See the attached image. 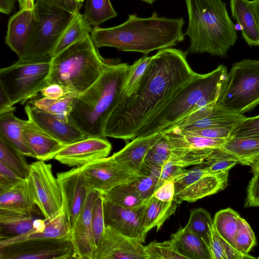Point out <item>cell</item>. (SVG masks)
<instances>
[{
  "label": "cell",
  "mask_w": 259,
  "mask_h": 259,
  "mask_svg": "<svg viewBox=\"0 0 259 259\" xmlns=\"http://www.w3.org/2000/svg\"><path fill=\"white\" fill-rule=\"evenodd\" d=\"M234 155L239 163L251 165L259 158V139L249 137L230 136L222 147Z\"/></svg>",
  "instance_id": "31"
},
{
  "label": "cell",
  "mask_w": 259,
  "mask_h": 259,
  "mask_svg": "<svg viewBox=\"0 0 259 259\" xmlns=\"http://www.w3.org/2000/svg\"><path fill=\"white\" fill-rule=\"evenodd\" d=\"M234 130V128L230 127H212L193 131L182 132L211 139H227L231 136Z\"/></svg>",
  "instance_id": "52"
},
{
  "label": "cell",
  "mask_w": 259,
  "mask_h": 259,
  "mask_svg": "<svg viewBox=\"0 0 259 259\" xmlns=\"http://www.w3.org/2000/svg\"><path fill=\"white\" fill-rule=\"evenodd\" d=\"M227 74L223 65L206 74L195 72L189 82L147 119L137 137L166 133L193 112L215 105Z\"/></svg>",
  "instance_id": "3"
},
{
  "label": "cell",
  "mask_w": 259,
  "mask_h": 259,
  "mask_svg": "<svg viewBox=\"0 0 259 259\" xmlns=\"http://www.w3.org/2000/svg\"><path fill=\"white\" fill-rule=\"evenodd\" d=\"M233 18L239 25L241 34L249 46H259V28L249 0H230Z\"/></svg>",
  "instance_id": "25"
},
{
  "label": "cell",
  "mask_w": 259,
  "mask_h": 259,
  "mask_svg": "<svg viewBox=\"0 0 259 259\" xmlns=\"http://www.w3.org/2000/svg\"><path fill=\"white\" fill-rule=\"evenodd\" d=\"M130 66L109 63L89 88L74 97L69 119L87 137H106L107 120L121 95Z\"/></svg>",
  "instance_id": "4"
},
{
  "label": "cell",
  "mask_w": 259,
  "mask_h": 259,
  "mask_svg": "<svg viewBox=\"0 0 259 259\" xmlns=\"http://www.w3.org/2000/svg\"><path fill=\"white\" fill-rule=\"evenodd\" d=\"M239 163L237 158L223 148L214 149L202 164L208 172L220 174L229 172Z\"/></svg>",
  "instance_id": "40"
},
{
  "label": "cell",
  "mask_w": 259,
  "mask_h": 259,
  "mask_svg": "<svg viewBox=\"0 0 259 259\" xmlns=\"http://www.w3.org/2000/svg\"><path fill=\"white\" fill-rule=\"evenodd\" d=\"M36 206L29 177L9 188L0 190V213L33 215L37 212Z\"/></svg>",
  "instance_id": "21"
},
{
  "label": "cell",
  "mask_w": 259,
  "mask_h": 259,
  "mask_svg": "<svg viewBox=\"0 0 259 259\" xmlns=\"http://www.w3.org/2000/svg\"><path fill=\"white\" fill-rule=\"evenodd\" d=\"M23 180L13 170L0 162V190L9 188Z\"/></svg>",
  "instance_id": "51"
},
{
  "label": "cell",
  "mask_w": 259,
  "mask_h": 259,
  "mask_svg": "<svg viewBox=\"0 0 259 259\" xmlns=\"http://www.w3.org/2000/svg\"><path fill=\"white\" fill-rule=\"evenodd\" d=\"M35 0H25V6L23 9L32 10L34 9Z\"/></svg>",
  "instance_id": "59"
},
{
  "label": "cell",
  "mask_w": 259,
  "mask_h": 259,
  "mask_svg": "<svg viewBox=\"0 0 259 259\" xmlns=\"http://www.w3.org/2000/svg\"><path fill=\"white\" fill-rule=\"evenodd\" d=\"M74 255L70 238L30 239L0 247V259H70Z\"/></svg>",
  "instance_id": "12"
},
{
  "label": "cell",
  "mask_w": 259,
  "mask_h": 259,
  "mask_svg": "<svg viewBox=\"0 0 259 259\" xmlns=\"http://www.w3.org/2000/svg\"><path fill=\"white\" fill-rule=\"evenodd\" d=\"M14 111L0 114V136L26 156L35 158L23 135V127L26 120L16 117Z\"/></svg>",
  "instance_id": "26"
},
{
  "label": "cell",
  "mask_w": 259,
  "mask_h": 259,
  "mask_svg": "<svg viewBox=\"0 0 259 259\" xmlns=\"http://www.w3.org/2000/svg\"><path fill=\"white\" fill-rule=\"evenodd\" d=\"M146 203L134 208L116 204L103 197V211L105 227H109L124 236L145 243L146 233L144 229Z\"/></svg>",
  "instance_id": "15"
},
{
  "label": "cell",
  "mask_w": 259,
  "mask_h": 259,
  "mask_svg": "<svg viewBox=\"0 0 259 259\" xmlns=\"http://www.w3.org/2000/svg\"><path fill=\"white\" fill-rule=\"evenodd\" d=\"M241 218L239 214L231 208L221 209L214 215L213 227L221 237L233 246Z\"/></svg>",
  "instance_id": "34"
},
{
  "label": "cell",
  "mask_w": 259,
  "mask_h": 259,
  "mask_svg": "<svg viewBox=\"0 0 259 259\" xmlns=\"http://www.w3.org/2000/svg\"><path fill=\"white\" fill-rule=\"evenodd\" d=\"M231 136L259 139V115L246 117L232 132Z\"/></svg>",
  "instance_id": "48"
},
{
  "label": "cell",
  "mask_w": 259,
  "mask_h": 259,
  "mask_svg": "<svg viewBox=\"0 0 259 259\" xmlns=\"http://www.w3.org/2000/svg\"><path fill=\"white\" fill-rule=\"evenodd\" d=\"M186 170L183 167L168 160L159 169H158L159 178L157 189L167 182H174Z\"/></svg>",
  "instance_id": "49"
},
{
  "label": "cell",
  "mask_w": 259,
  "mask_h": 259,
  "mask_svg": "<svg viewBox=\"0 0 259 259\" xmlns=\"http://www.w3.org/2000/svg\"><path fill=\"white\" fill-rule=\"evenodd\" d=\"M251 3L259 28V0L251 1Z\"/></svg>",
  "instance_id": "58"
},
{
  "label": "cell",
  "mask_w": 259,
  "mask_h": 259,
  "mask_svg": "<svg viewBox=\"0 0 259 259\" xmlns=\"http://www.w3.org/2000/svg\"><path fill=\"white\" fill-rule=\"evenodd\" d=\"M109 63L89 35L51 59L48 85L58 84L70 94H80L99 78Z\"/></svg>",
  "instance_id": "6"
},
{
  "label": "cell",
  "mask_w": 259,
  "mask_h": 259,
  "mask_svg": "<svg viewBox=\"0 0 259 259\" xmlns=\"http://www.w3.org/2000/svg\"><path fill=\"white\" fill-rule=\"evenodd\" d=\"M100 193L93 189L89 193L84 206L70 231V238L74 250V258L93 259L95 251L92 212L94 202Z\"/></svg>",
  "instance_id": "19"
},
{
  "label": "cell",
  "mask_w": 259,
  "mask_h": 259,
  "mask_svg": "<svg viewBox=\"0 0 259 259\" xmlns=\"http://www.w3.org/2000/svg\"><path fill=\"white\" fill-rule=\"evenodd\" d=\"M145 248L149 259H187L179 252L171 238L163 242L152 241L145 246Z\"/></svg>",
  "instance_id": "44"
},
{
  "label": "cell",
  "mask_w": 259,
  "mask_h": 259,
  "mask_svg": "<svg viewBox=\"0 0 259 259\" xmlns=\"http://www.w3.org/2000/svg\"><path fill=\"white\" fill-rule=\"evenodd\" d=\"M42 96L51 99H58L71 94L62 86L56 84H49L40 92Z\"/></svg>",
  "instance_id": "55"
},
{
  "label": "cell",
  "mask_w": 259,
  "mask_h": 259,
  "mask_svg": "<svg viewBox=\"0 0 259 259\" xmlns=\"http://www.w3.org/2000/svg\"><path fill=\"white\" fill-rule=\"evenodd\" d=\"M190 40L187 53L223 57L237 40L235 26L223 0H185Z\"/></svg>",
  "instance_id": "5"
},
{
  "label": "cell",
  "mask_w": 259,
  "mask_h": 259,
  "mask_svg": "<svg viewBox=\"0 0 259 259\" xmlns=\"http://www.w3.org/2000/svg\"><path fill=\"white\" fill-rule=\"evenodd\" d=\"M49 56L29 60L18 59L0 70V87L8 95L12 105L24 103L48 85L51 69Z\"/></svg>",
  "instance_id": "8"
},
{
  "label": "cell",
  "mask_w": 259,
  "mask_h": 259,
  "mask_svg": "<svg viewBox=\"0 0 259 259\" xmlns=\"http://www.w3.org/2000/svg\"><path fill=\"white\" fill-rule=\"evenodd\" d=\"M214 149L171 148V155L168 161L183 168L191 165H199L204 162Z\"/></svg>",
  "instance_id": "41"
},
{
  "label": "cell",
  "mask_w": 259,
  "mask_h": 259,
  "mask_svg": "<svg viewBox=\"0 0 259 259\" xmlns=\"http://www.w3.org/2000/svg\"><path fill=\"white\" fill-rule=\"evenodd\" d=\"M164 134L159 133L146 137H137L112 156L119 164L132 173L138 176L147 175L150 170L145 163L146 156Z\"/></svg>",
  "instance_id": "20"
},
{
  "label": "cell",
  "mask_w": 259,
  "mask_h": 259,
  "mask_svg": "<svg viewBox=\"0 0 259 259\" xmlns=\"http://www.w3.org/2000/svg\"><path fill=\"white\" fill-rule=\"evenodd\" d=\"M149 4H153L156 0H140Z\"/></svg>",
  "instance_id": "62"
},
{
  "label": "cell",
  "mask_w": 259,
  "mask_h": 259,
  "mask_svg": "<svg viewBox=\"0 0 259 259\" xmlns=\"http://www.w3.org/2000/svg\"><path fill=\"white\" fill-rule=\"evenodd\" d=\"M250 166L253 174L259 171V158Z\"/></svg>",
  "instance_id": "60"
},
{
  "label": "cell",
  "mask_w": 259,
  "mask_h": 259,
  "mask_svg": "<svg viewBox=\"0 0 259 259\" xmlns=\"http://www.w3.org/2000/svg\"><path fill=\"white\" fill-rule=\"evenodd\" d=\"M70 230L66 218L62 209L54 218L47 220L46 226L41 232H30L27 234L13 239L0 241V247L14 242L30 239H59L70 238Z\"/></svg>",
  "instance_id": "29"
},
{
  "label": "cell",
  "mask_w": 259,
  "mask_h": 259,
  "mask_svg": "<svg viewBox=\"0 0 259 259\" xmlns=\"http://www.w3.org/2000/svg\"><path fill=\"white\" fill-rule=\"evenodd\" d=\"M47 3L74 15L79 12L82 3L78 0H43Z\"/></svg>",
  "instance_id": "53"
},
{
  "label": "cell",
  "mask_w": 259,
  "mask_h": 259,
  "mask_svg": "<svg viewBox=\"0 0 259 259\" xmlns=\"http://www.w3.org/2000/svg\"><path fill=\"white\" fill-rule=\"evenodd\" d=\"M29 119L64 145L87 138L72 121H64L55 115L41 110L29 102L25 107Z\"/></svg>",
  "instance_id": "18"
},
{
  "label": "cell",
  "mask_w": 259,
  "mask_h": 259,
  "mask_svg": "<svg viewBox=\"0 0 259 259\" xmlns=\"http://www.w3.org/2000/svg\"><path fill=\"white\" fill-rule=\"evenodd\" d=\"M150 170L149 174L139 176L132 183L137 193L145 202L153 196L158 182V169H150Z\"/></svg>",
  "instance_id": "46"
},
{
  "label": "cell",
  "mask_w": 259,
  "mask_h": 259,
  "mask_svg": "<svg viewBox=\"0 0 259 259\" xmlns=\"http://www.w3.org/2000/svg\"><path fill=\"white\" fill-rule=\"evenodd\" d=\"M15 108L12 105L8 95L0 87V114L10 111H15Z\"/></svg>",
  "instance_id": "56"
},
{
  "label": "cell",
  "mask_w": 259,
  "mask_h": 259,
  "mask_svg": "<svg viewBox=\"0 0 259 259\" xmlns=\"http://www.w3.org/2000/svg\"><path fill=\"white\" fill-rule=\"evenodd\" d=\"M152 58V56H143L130 66L122 86L121 95L128 97L135 92Z\"/></svg>",
  "instance_id": "42"
},
{
  "label": "cell",
  "mask_w": 259,
  "mask_h": 259,
  "mask_svg": "<svg viewBox=\"0 0 259 259\" xmlns=\"http://www.w3.org/2000/svg\"><path fill=\"white\" fill-rule=\"evenodd\" d=\"M18 1L19 4L20 9H23L25 6V0H18Z\"/></svg>",
  "instance_id": "61"
},
{
  "label": "cell",
  "mask_w": 259,
  "mask_h": 259,
  "mask_svg": "<svg viewBox=\"0 0 259 259\" xmlns=\"http://www.w3.org/2000/svg\"><path fill=\"white\" fill-rule=\"evenodd\" d=\"M208 249L211 259H244L254 258L248 254L238 251L232 245L226 241L214 229H211Z\"/></svg>",
  "instance_id": "39"
},
{
  "label": "cell",
  "mask_w": 259,
  "mask_h": 259,
  "mask_svg": "<svg viewBox=\"0 0 259 259\" xmlns=\"http://www.w3.org/2000/svg\"><path fill=\"white\" fill-rule=\"evenodd\" d=\"M178 204L174 200L163 202L153 196L146 202L143 225L145 232L147 233L154 228L157 231L160 230L164 223L175 213Z\"/></svg>",
  "instance_id": "30"
},
{
  "label": "cell",
  "mask_w": 259,
  "mask_h": 259,
  "mask_svg": "<svg viewBox=\"0 0 259 259\" xmlns=\"http://www.w3.org/2000/svg\"><path fill=\"white\" fill-rule=\"evenodd\" d=\"M185 171L174 181L175 194L172 200L194 202L225 189L228 184L229 172L212 174L202 164Z\"/></svg>",
  "instance_id": "10"
},
{
  "label": "cell",
  "mask_w": 259,
  "mask_h": 259,
  "mask_svg": "<svg viewBox=\"0 0 259 259\" xmlns=\"http://www.w3.org/2000/svg\"><path fill=\"white\" fill-rule=\"evenodd\" d=\"M35 19L25 50L18 59L29 60L49 56L74 15L43 0L34 4Z\"/></svg>",
  "instance_id": "9"
},
{
  "label": "cell",
  "mask_w": 259,
  "mask_h": 259,
  "mask_svg": "<svg viewBox=\"0 0 259 259\" xmlns=\"http://www.w3.org/2000/svg\"><path fill=\"white\" fill-rule=\"evenodd\" d=\"M62 196V209L70 230L74 227L90 192L94 189L80 167L57 175Z\"/></svg>",
  "instance_id": "13"
},
{
  "label": "cell",
  "mask_w": 259,
  "mask_h": 259,
  "mask_svg": "<svg viewBox=\"0 0 259 259\" xmlns=\"http://www.w3.org/2000/svg\"><path fill=\"white\" fill-rule=\"evenodd\" d=\"M25 155L0 136V162L5 164L22 179H27L30 174V164Z\"/></svg>",
  "instance_id": "33"
},
{
  "label": "cell",
  "mask_w": 259,
  "mask_h": 259,
  "mask_svg": "<svg viewBox=\"0 0 259 259\" xmlns=\"http://www.w3.org/2000/svg\"><path fill=\"white\" fill-rule=\"evenodd\" d=\"M217 103L242 114L259 105V60L246 59L233 65Z\"/></svg>",
  "instance_id": "7"
},
{
  "label": "cell",
  "mask_w": 259,
  "mask_h": 259,
  "mask_svg": "<svg viewBox=\"0 0 259 259\" xmlns=\"http://www.w3.org/2000/svg\"><path fill=\"white\" fill-rule=\"evenodd\" d=\"M80 169L92 188L103 194L119 185L133 183L139 177L122 166L112 155L97 159Z\"/></svg>",
  "instance_id": "14"
},
{
  "label": "cell",
  "mask_w": 259,
  "mask_h": 259,
  "mask_svg": "<svg viewBox=\"0 0 259 259\" xmlns=\"http://www.w3.org/2000/svg\"><path fill=\"white\" fill-rule=\"evenodd\" d=\"M16 0H0V12L9 14L15 8Z\"/></svg>",
  "instance_id": "57"
},
{
  "label": "cell",
  "mask_w": 259,
  "mask_h": 259,
  "mask_svg": "<svg viewBox=\"0 0 259 259\" xmlns=\"http://www.w3.org/2000/svg\"><path fill=\"white\" fill-rule=\"evenodd\" d=\"M107 137H91L66 145L54 159L70 167H80L108 156L112 149Z\"/></svg>",
  "instance_id": "16"
},
{
  "label": "cell",
  "mask_w": 259,
  "mask_h": 259,
  "mask_svg": "<svg viewBox=\"0 0 259 259\" xmlns=\"http://www.w3.org/2000/svg\"><path fill=\"white\" fill-rule=\"evenodd\" d=\"M246 117L243 114L226 109L217 103L207 116L189 124L175 127L170 131H193L212 127L235 129Z\"/></svg>",
  "instance_id": "24"
},
{
  "label": "cell",
  "mask_w": 259,
  "mask_h": 259,
  "mask_svg": "<svg viewBox=\"0 0 259 259\" xmlns=\"http://www.w3.org/2000/svg\"><path fill=\"white\" fill-rule=\"evenodd\" d=\"M93 259H149V256L140 241L106 227Z\"/></svg>",
  "instance_id": "17"
},
{
  "label": "cell",
  "mask_w": 259,
  "mask_h": 259,
  "mask_svg": "<svg viewBox=\"0 0 259 259\" xmlns=\"http://www.w3.org/2000/svg\"><path fill=\"white\" fill-rule=\"evenodd\" d=\"M29 179L35 203L46 220L62 210L61 190L52 171V165L38 160L30 164Z\"/></svg>",
  "instance_id": "11"
},
{
  "label": "cell",
  "mask_w": 259,
  "mask_h": 259,
  "mask_svg": "<svg viewBox=\"0 0 259 259\" xmlns=\"http://www.w3.org/2000/svg\"><path fill=\"white\" fill-rule=\"evenodd\" d=\"M22 133L27 144L38 160L46 161L54 158L66 146L29 119L23 127Z\"/></svg>",
  "instance_id": "23"
},
{
  "label": "cell",
  "mask_w": 259,
  "mask_h": 259,
  "mask_svg": "<svg viewBox=\"0 0 259 259\" xmlns=\"http://www.w3.org/2000/svg\"><path fill=\"white\" fill-rule=\"evenodd\" d=\"M180 253L187 259H211L208 247L186 226L171 235Z\"/></svg>",
  "instance_id": "27"
},
{
  "label": "cell",
  "mask_w": 259,
  "mask_h": 259,
  "mask_svg": "<svg viewBox=\"0 0 259 259\" xmlns=\"http://www.w3.org/2000/svg\"><path fill=\"white\" fill-rule=\"evenodd\" d=\"M184 24L183 17H159L156 12L148 18L131 14L126 21L117 26L93 27L90 35L98 48L112 47L147 56L153 51L171 48L183 41Z\"/></svg>",
  "instance_id": "2"
},
{
  "label": "cell",
  "mask_w": 259,
  "mask_h": 259,
  "mask_svg": "<svg viewBox=\"0 0 259 259\" xmlns=\"http://www.w3.org/2000/svg\"><path fill=\"white\" fill-rule=\"evenodd\" d=\"M175 194L173 181L167 182L159 187L154 192L153 197L163 202L172 201Z\"/></svg>",
  "instance_id": "54"
},
{
  "label": "cell",
  "mask_w": 259,
  "mask_h": 259,
  "mask_svg": "<svg viewBox=\"0 0 259 259\" xmlns=\"http://www.w3.org/2000/svg\"><path fill=\"white\" fill-rule=\"evenodd\" d=\"M83 15L89 23L94 27L115 18L117 14L110 0H85Z\"/></svg>",
  "instance_id": "37"
},
{
  "label": "cell",
  "mask_w": 259,
  "mask_h": 259,
  "mask_svg": "<svg viewBox=\"0 0 259 259\" xmlns=\"http://www.w3.org/2000/svg\"><path fill=\"white\" fill-rule=\"evenodd\" d=\"M170 155L171 147L164 134L149 150L145 163L149 169H159L169 160Z\"/></svg>",
  "instance_id": "43"
},
{
  "label": "cell",
  "mask_w": 259,
  "mask_h": 259,
  "mask_svg": "<svg viewBox=\"0 0 259 259\" xmlns=\"http://www.w3.org/2000/svg\"><path fill=\"white\" fill-rule=\"evenodd\" d=\"M186 226L208 247L213 226V220L208 211L201 207L192 210Z\"/></svg>",
  "instance_id": "38"
},
{
  "label": "cell",
  "mask_w": 259,
  "mask_h": 259,
  "mask_svg": "<svg viewBox=\"0 0 259 259\" xmlns=\"http://www.w3.org/2000/svg\"><path fill=\"white\" fill-rule=\"evenodd\" d=\"M79 2L83 3L84 0H78Z\"/></svg>",
  "instance_id": "63"
},
{
  "label": "cell",
  "mask_w": 259,
  "mask_h": 259,
  "mask_svg": "<svg viewBox=\"0 0 259 259\" xmlns=\"http://www.w3.org/2000/svg\"><path fill=\"white\" fill-rule=\"evenodd\" d=\"M256 243V237L251 227L241 218L235 236L234 247L241 253L247 254Z\"/></svg>",
  "instance_id": "45"
},
{
  "label": "cell",
  "mask_w": 259,
  "mask_h": 259,
  "mask_svg": "<svg viewBox=\"0 0 259 259\" xmlns=\"http://www.w3.org/2000/svg\"><path fill=\"white\" fill-rule=\"evenodd\" d=\"M33 215L0 213V241L13 239L30 232L34 227Z\"/></svg>",
  "instance_id": "32"
},
{
  "label": "cell",
  "mask_w": 259,
  "mask_h": 259,
  "mask_svg": "<svg viewBox=\"0 0 259 259\" xmlns=\"http://www.w3.org/2000/svg\"><path fill=\"white\" fill-rule=\"evenodd\" d=\"M244 206L259 207V171L253 174L248 183Z\"/></svg>",
  "instance_id": "50"
},
{
  "label": "cell",
  "mask_w": 259,
  "mask_h": 259,
  "mask_svg": "<svg viewBox=\"0 0 259 259\" xmlns=\"http://www.w3.org/2000/svg\"><path fill=\"white\" fill-rule=\"evenodd\" d=\"M92 30L91 25L84 15L77 12L61 34L49 56L51 59L54 58L69 47L90 35Z\"/></svg>",
  "instance_id": "28"
},
{
  "label": "cell",
  "mask_w": 259,
  "mask_h": 259,
  "mask_svg": "<svg viewBox=\"0 0 259 259\" xmlns=\"http://www.w3.org/2000/svg\"><path fill=\"white\" fill-rule=\"evenodd\" d=\"M92 225L94 243L96 248L102 240L105 229L103 211V196L101 193H100L96 198L93 207Z\"/></svg>",
  "instance_id": "47"
},
{
  "label": "cell",
  "mask_w": 259,
  "mask_h": 259,
  "mask_svg": "<svg viewBox=\"0 0 259 259\" xmlns=\"http://www.w3.org/2000/svg\"><path fill=\"white\" fill-rule=\"evenodd\" d=\"M75 96L69 94L58 99H51L43 97L32 99L28 102L38 108L55 115L63 121H68Z\"/></svg>",
  "instance_id": "35"
},
{
  "label": "cell",
  "mask_w": 259,
  "mask_h": 259,
  "mask_svg": "<svg viewBox=\"0 0 259 259\" xmlns=\"http://www.w3.org/2000/svg\"><path fill=\"white\" fill-rule=\"evenodd\" d=\"M103 196L105 199L127 208L138 207L146 202L137 193L132 183L119 185Z\"/></svg>",
  "instance_id": "36"
},
{
  "label": "cell",
  "mask_w": 259,
  "mask_h": 259,
  "mask_svg": "<svg viewBox=\"0 0 259 259\" xmlns=\"http://www.w3.org/2000/svg\"><path fill=\"white\" fill-rule=\"evenodd\" d=\"M187 53L169 48L158 50L135 92L120 95L104 131L106 137L125 142L137 137L147 119L193 77Z\"/></svg>",
  "instance_id": "1"
},
{
  "label": "cell",
  "mask_w": 259,
  "mask_h": 259,
  "mask_svg": "<svg viewBox=\"0 0 259 259\" xmlns=\"http://www.w3.org/2000/svg\"><path fill=\"white\" fill-rule=\"evenodd\" d=\"M34 19V9H22L11 16L9 20L5 41L18 58L25 50Z\"/></svg>",
  "instance_id": "22"
}]
</instances>
